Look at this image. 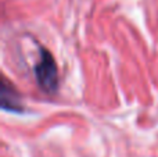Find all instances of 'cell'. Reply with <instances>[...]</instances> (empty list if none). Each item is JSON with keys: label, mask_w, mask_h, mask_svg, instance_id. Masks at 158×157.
<instances>
[{"label": "cell", "mask_w": 158, "mask_h": 157, "mask_svg": "<svg viewBox=\"0 0 158 157\" xmlns=\"http://www.w3.org/2000/svg\"><path fill=\"white\" fill-rule=\"evenodd\" d=\"M40 60L36 64L35 74L38 83L47 93H53L58 88V72L56 67V61L47 50H40Z\"/></svg>", "instance_id": "1"}]
</instances>
